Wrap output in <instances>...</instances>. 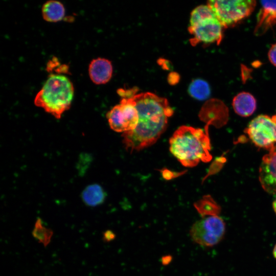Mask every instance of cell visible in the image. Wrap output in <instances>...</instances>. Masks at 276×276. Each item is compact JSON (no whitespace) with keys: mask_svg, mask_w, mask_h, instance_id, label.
Listing matches in <instances>:
<instances>
[{"mask_svg":"<svg viewBox=\"0 0 276 276\" xmlns=\"http://www.w3.org/2000/svg\"><path fill=\"white\" fill-rule=\"evenodd\" d=\"M136 108L139 122L136 128L122 134L123 143L130 152L148 147L160 137L166 130L168 118L173 110L168 100L146 92L127 99Z\"/></svg>","mask_w":276,"mask_h":276,"instance_id":"6da1fadb","label":"cell"},{"mask_svg":"<svg viewBox=\"0 0 276 276\" xmlns=\"http://www.w3.org/2000/svg\"><path fill=\"white\" fill-rule=\"evenodd\" d=\"M170 151L184 166L193 167L200 161L212 159L209 136L202 129L188 126L179 127L169 140Z\"/></svg>","mask_w":276,"mask_h":276,"instance_id":"7a4b0ae2","label":"cell"},{"mask_svg":"<svg viewBox=\"0 0 276 276\" xmlns=\"http://www.w3.org/2000/svg\"><path fill=\"white\" fill-rule=\"evenodd\" d=\"M74 89L70 80L61 75H51L37 94L34 104L57 119L68 110L73 99Z\"/></svg>","mask_w":276,"mask_h":276,"instance_id":"3957f363","label":"cell"},{"mask_svg":"<svg viewBox=\"0 0 276 276\" xmlns=\"http://www.w3.org/2000/svg\"><path fill=\"white\" fill-rule=\"evenodd\" d=\"M207 5L223 28L233 26L249 16L254 10L253 0H211Z\"/></svg>","mask_w":276,"mask_h":276,"instance_id":"277c9868","label":"cell"},{"mask_svg":"<svg viewBox=\"0 0 276 276\" xmlns=\"http://www.w3.org/2000/svg\"><path fill=\"white\" fill-rule=\"evenodd\" d=\"M225 232L224 220L218 215L202 218L192 225L189 234L195 243L212 247L223 239Z\"/></svg>","mask_w":276,"mask_h":276,"instance_id":"5b68a950","label":"cell"},{"mask_svg":"<svg viewBox=\"0 0 276 276\" xmlns=\"http://www.w3.org/2000/svg\"><path fill=\"white\" fill-rule=\"evenodd\" d=\"M245 132L256 146L270 150L276 145V114L256 117L250 121Z\"/></svg>","mask_w":276,"mask_h":276,"instance_id":"8992f818","label":"cell"},{"mask_svg":"<svg viewBox=\"0 0 276 276\" xmlns=\"http://www.w3.org/2000/svg\"><path fill=\"white\" fill-rule=\"evenodd\" d=\"M106 117L110 128L118 132L134 130L139 122L136 108L127 99H122L119 104L107 112Z\"/></svg>","mask_w":276,"mask_h":276,"instance_id":"52a82bcc","label":"cell"},{"mask_svg":"<svg viewBox=\"0 0 276 276\" xmlns=\"http://www.w3.org/2000/svg\"><path fill=\"white\" fill-rule=\"evenodd\" d=\"M223 28L214 13L189 26V32L193 36L190 39V42L193 45L199 42L219 44L223 37Z\"/></svg>","mask_w":276,"mask_h":276,"instance_id":"ba28073f","label":"cell"},{"mask_svg":"<svg viewBox=\"0 0 276 276\" xmlns=\"http://www.w3.org/2000/svg\"><path fill=\"white\" fill-rule=\"evenodd\" d=\"M259 180L267 193L276 195V145L265 155L259 169Z\"/></svg>","mask_w":276,"mask_h":276,"instance_id":"9c48e42d","label":"cell"},{"mask_svg":"<svg viewBox=\"0 0 276 276\" xmlns=\"http://www.w3.org/2000/svg\"><path fill=\"white\" fill-rule=\"evenodd\" d=\"M276 24V1H261V7L257 15L254 33L263 34Z\"/></svg>","mask_w":276,"mask_h":276,"instance_id":"30bf717a","label":"cell"},{"mask_svg":"<svg viewBox=\"0 0 276 276\" xmlns=\"http://www.w3.org/2000/svg\"><path fill=\"white\" fill-rule=\"evenodd\" d=\"M88 72L90 78L94 83L105 84L111 78L112 66L109 60L98 58L91 61Z\"/></svg>","mask_w":276,"mask_h":276,"instance_id":"8fae6325","label":"cell"},{"mask_svg":"<svg viewBox=\"0 0 276 276\" xmlns=\"http://www.w3.org/2000/svg\"><path fill=\"white\" fill-rule=\"evenodd\" d=\"M232 105L237 114L244 117L251 116L257 107L255 97L245 91L239 93L233 98Z\"/></svg>","mask_w":276,"mask_h":276,"instance_id":"7c38bea8","label":"cell"},{"mask_svg":"<svg viewBox=\"0 0 276 276\" xmlns=\"http://www.w3.org/2000/svg\"><path fill=\"white\" fill-rule=\"evenodd\" d=\"M65 9L63 5L59 2L54 0L49 1L42 7L43 19L49 22H57L64 17Z\"/></svg>","mask_w":276,"mask_h":276,"instance_id":"4fadbf2b","label":"cell"},{"mask_svg":"<svg viewBox=\"0 0 276 276\" xmlns=\"http://www.w3.org/2000/svg\"><path fill=\"white\" fill-rule=\"evenodd\" d=\"M82 198L87 205L96 206L103 202L105 194L99 185L94 184L88 186L84 189L82 194Z\"/></svg>","mask_w":276,"mask_h":276,"instance_id":"5bb4252c","label":"cell"},{"mask_svg":"<svg viewBox=\"0 0 276 276\" xmlns=\"http://www.w3.org/2000/svg\"><path fill=\"white\" fill-rule=\"evenodd\" d=\"M188 91L194 98L203 100L208 98L210 95V88L209 84L202 79L194 80L190 84Z\"/></svg>","mask_w":276,"mask_h":276,"instance_id":"9a60e30c","label":"cell"},{"mask_svg":"<svg viewBox=\"0 0 276 276\" xmlns=\"http://www.w3.org/2000/svg\"><path fill=\"white\" fill-rule=\"evenodd\" d=\"M32 233L33 237L44 247L47 246L50 243L53 235V231L44 226L41 219L39 218L37 219Z\"/></svg>","mask_w":276,"mask_h":276,"instance_id":"2e32d148","label":"cell"},{"mask_svg":"<svg viewBox=\"0 0 276 276\" xmlns=\"http://www.w3.org/2000/svg\"><path fill=\"white\" fill-rule=\"evenodd\" d=\"M194 206L202 218L217 216L220 210L216 203L209 198H204L197 201L194 204Z\"/></svg>","mask_w":276,"mask_h":276,"instance_id":"e0dca14e","label":"cell"},{"mask_svg":"<svg viewBox=\"0 0 276 276\" xmlns=\"http://www.w3.org/2000/svg\"><path fill=\"white\" fill-rule=\"evenodd\" d=\"M268 56L271 64L276 66V43L272 44L270 47L268 51Z\"/></svg>","mask_w":276,"mask_h":276,"instance_id":"ac0fdd59","label":"cell"},{"mask_svg":"<svg viewBox=\"0 0 276 276\" xmlns=\"http://www.w3.org/2000/svg\"><path fill=\"white\" fill-rule=\"evenodd\" d=\"M115 238V234L111 230H107L103 234V240L106 242L113 240Z\"/></svg>","mask_w":276,"mask_h":276,"instance_id":"d6986e66","label":"cell"},{"mask_svg":"<svg viewBox=\"0 0 276 276\" xmlns=\"http://www.w3.org/2000/svg\"><path fill=\"white\" fill-rule=\"evenodd\" d=\"M172 260V256L170 255H167L162 257L161 262L163 265L166 266L169 264Z\"/></svg>","mask_w":276,"mask_h":276,"instance_id":"ffe728a7","label":"cell"},{"mask_svg":"<svg viewBox=\"0 0 276 276\" xmlns=\"http://www.w3.org/2000/svg\"><path fill=\"white\" fill-rule=\"evenodd\" d=\"M272 206H273V209L274 210V211L276 214V197L274 201L273 202Z\"/></svg>","mask_w":276,"mask_h":276,"instance_id":"44dd1931","label":"cell"},{"mask_svg":"<svg viewBox=\"0 0 276 276\" xmlns=\"http://www.w3.org/2000/svg\"><path fill=\"white\" fill-rule=\"evenodd\" d=\"M273 255L274 257V258L276 259V244L273 248Z\"/></svg>","mask_w":276,"mask_h":276,"instance_id":"7402d4cb","label":"cell"}]
</instances>
